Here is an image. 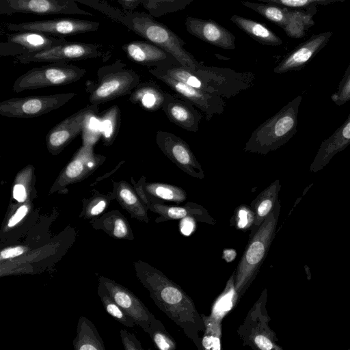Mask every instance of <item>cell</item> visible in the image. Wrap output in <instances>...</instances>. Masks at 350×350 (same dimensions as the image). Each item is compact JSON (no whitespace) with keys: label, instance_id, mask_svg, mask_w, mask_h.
Instances as JSON below:
<instances>
[{"label":"cell","instance_id":"1","mask_svg":"<svg viewBox=\"0 0 350 350\" xmlns=\"http://www.w3.org/2000/svg\"><path fill=\"white\" fill-rule=\"evenodd\" d=\"M136 275L157 307L178 325L198 349L204 324L191 297L180 286L149 264L135 262Z\"/></svg>","mask_w":350,"mask_h":350},{"label":"cell","instance_id":"2","mask_svg":"<svg viewBox=\"0 0 350 350\" xmlns=\"http://www.w3.org/2000/svg\"><path fill=\"white\" fill-rule=\"evenodd\" d=\"M154 18L144 12L123 11L119 23L165 51L182 66L196 71L201 64L185 50V42Z\"/></svg>","mask_w":350,"mask_h":350},{"label":"cell","instance_id":"3","mask_svg":"<svg viewBox=\"0 0 350 350\" xmlns=\"http://www.w3.org/2000/svg\"><path fill=\"white\" fill-rule=\"evenodd\" d=\"M302 96L289 101L252 133L243 150L266 154L288 142L297 132V116Z\"/></svg>","mask_w":350,"mask_h":350},{"label":"cell","instance_id":"4","mask_svg":"<svg viewBox=\"0 0 350 350\" xmlns=\"http://www.w3.org/2000/svg\"><path fill=\"white\" fill-rule=\"evenodd\" d=\"M280 208L278 202L254 234L249 239L234 273V288L239 299L255 279L265 259L274 237Z\"/></svg>","mask_w":350,"mask_h":350},{"label":"cell","instance_id":"5","mask_svg":"<svg viewBox=\"0 0 350 350\" xmlns=\"http://www.w3.org/2000/svg\"><path fill=\"white\" fill-rule=\"evenodd\" d=\"M140 83V77L129 69L120 59L111 64L100 67L97 72L96 82L87 83L89 100L92 105L112 100L118 97L131 95Z\"/></svg>","mask_w":350,"mask_h":350},{"label":"cell","instance_id":"6","mask_svg":"<svg viewBox=\"0 0 350 350\" xmlns=\"http://www.w3.org/2000/svg\"><path fill=\"white\" fill-rule=\"evenodd\" d=\"M86 70L67 62L50 63L35 67L16 79L12 90L21 92L25 90L46 87L65 85L81 79Z\"/></svg>","mask_w":350,"mask_h":350},{"label":"cell","instance_id":"7","mask_svg":"<svg viewBox=\"0 0 350 350\" xmlns=\"http://www.w3.org/2000/svg\"><path fill=\"white\" fill-rule=\"evenodd\" d=\"M267 298V291L264 289L237 329L243 345L252 349H281L275 342V333L268 325L270 317L266 308Z\"/></svg>","mask_w":350,"mask_h":350},{"label":"cell","instance_id":"8","mask_svg":"<svg viewBox=\"0 0 350 350\" xmlns=\"http://www.w3.org/2000/svg\"><path fill=\"white\" fill-rule=\"evenodd\" d=\"M75 96V93H62L10 98L0 103V115L8 118H36L62 107Z\"/></svg>","mask_w":350,"mask_h":350},{"label":"cell","instance_id":"9","mask_svg":"<svg viewBox=\"0 0 350 350\" xmlns=\"http://www.w3.org/2000/svg\"><path fill=\"white\" fill-rule=\"evenodd\" d=\"M105 55L98 44L64 41L45 50L18 55L16 60L25 64L31 62H68L96 58Z\"/></svg>","mask_w":350,"mask_h":350},{"label":"cell","instance_id":"10","mask_svg":"<svg viewBox=\"0 0 350 350\" xmlns=\"http://www.w3.org/2000/svg\"><path fill=\"white\" fill-rule=\"evenodd\" d=\"M17 13L94 16L80 8L74 0H0V14L10 16Z\"/></svg>","mask_w":350,"mask_h":350},{"label":"cell","instance_id":"11","mask_svg":"<svg viewBox=\"0 0 350 350\" xmlns=\"http://www.w3.org/2000/svg\"><path fill=\"white\" fill-rule=\"evenodd\" d=\"M105 161V157L97 154L94 145L82 144L70 162L60 172L50 188L49 193L64 189L68 185L79 182L92 174Z\"/></svg>","mask_w":350,"mask_h":350},{"label":"cell","instance_id":"12","mask_svg":"<svg viewBox=\"0 0 350 350\" xmlns=\"http://www.w3.org/2000/svg\"><path fill=\"white\" fill-rule=\"evenodd\" d=\"M5 27L11 31H33L64 37L96 31L100 27V23L73 18H59L18 23H8Z\"/></svg>","mask_w":350,"mask_h":350},{"label":"cell","instance_id":"13","mask_svg":"<svg viewBox=\"0 0 350 350\" xmlns=\"http://www.w3.org/2000/svg\"><path fill=\"white\" fill-rule=\"evenodd\" d=\"M156 143L178 168L193 178L203 179L204 172L189 145L174 133L158 131Z\"/></svg>","mask_w":350,"mask_h":350},{"label":"cell","instance_id":"14","mask_svg":"<svg viewBox=\"0 0 350 350\" xmlns=\"http://www.w3.org/2000/svg\"><path fill=\"white\" fill-rule=\"evenodd\" d=\"M97 105H88L53 126L46 136V148L53 156L60 153L77 136L83 132L87 118L97 113Z\"/></svg>","mask_w":350,"mask_h":350},{"label":"cell","instance_id":"15","mask_svg":"<svg viewBox=\"0 0 350 350\" xmlns=\"http://www.w3.org/2000/svg\"><path fill=\"white\" fill-rule=\"evenodd\" d=\"M0 43V55L14 57L39 52L59 44L66 40L38 31H12Z\"/></svg>","mask_w":350,"mask_h":350},{"label":"cell","instance_id":"16","mask_svg":"<svg viewBox=\"0 0 350 350\" xmlns=\"http://www.w3.org/2000/svg\"><path fill=\"white\" fill-rule=\"evenodd\" d=\"M149 72L200 109L205 114L207 120L224 112L225 103L222 96L186 85L151 68H149Z\"/></svg>","mask_w":350,"mask_h":350},{"label":"cell","instance_id":"17","mask_svg":"<svg viewBox=\"0 0 350 350\" xmlns=\"http://www.w3.org/2000/svg\"><path fill=\"white\" fill-rule=\"evenodd\" d=\"M99 282L113 300L146 332L155 319L142 301L132 292L116 282L101 277Z\"/></svg>","mask_w":350,"mask_h":350},{"label":"cell","instance_id":"18","mask_svg":"<svg viewBox=\"0 0 350 350\" xmlns=\"http://www.w3.org/2000/svg\"><path fill=\"white\" fill-rule=\"evenodd\" d=\"M332 31L312 35L289 53L273 69L277 74L302 69L327 44Z\"/></svg>","mask_w":350,"mask_h":350},{"label":"cell","instance_id":"19","mask_svg":"<svg viewBox=\"0 0 350 350\" xmlns=\"http://www.w3.org/2000/svg\"><path fill=\"white\" fill-rule=\"evenodd\" d=\"M185 23L190 34L211 45L226 50L236 47L234 35L215 21L188 16Z\"/></svg>","mask_w":350,"mask_h":350},{"label":"cell","instance_id":"20","mask_svg":"<svg viewBox=\"0 0 350 350\" xmlns=\"http://www.w3.org/2000/svg\"><path fill=\"white\" fill-rule=\"evenodd\" d=\"M190 101L179 95L166 93L161 109L170 122L191 132L199 130L202 115Z\"/></svg>","mask_w":350,"mask_h":350},{"label":"cell","instance_id":"21","mask_svg":"<svg viewBox=\"0 0 350 350\" xmlns=\"http://www.w3.org/2000/svg\"><path fill=\"white\" fill-rule=\"evenodd\" d=\"M350 145V113L344 123L323 141L310 165V171L317 172L325 167L338 152Z\"/></svg>","mask_w":350,"mask_h":350},{"label":"cell","instance_id":"22","mask_svg":"<svg viewBox=\"0 0 350 350\" xmlns=\"http://www.w3.org/2000/svg\"><path fill=\"white\" fill-rule=\"evenodd\" d=\"M122 49L131 61L148 68L176 60L165 51L147 40L127 42L122 46Z\"/></svg>","mask_w":350,"mask_h":350},{"label":"cell","instance_id":"23","mask_svg":"<svg viewBox=\"0 0 350 350\" xmlns=\"http://www.w3.org/2000/svg\"><path fill=\"white\" fill-rule=\"evenodd\" d=\"M146 206L159 215L156 220L157 222L193 217L198 221L215 224V221L208 211L201 205L193 202H188L183 206H176L166 205L163 202L148 200Z\"/></svg>","mask_w":350,"mask_h":350},{"label":"cell","instance_id":"24","mask_svg":"<svg viewBox=\"0 0 350 350\" xmlns=\"http://www.w3.org/2000/svg\"><path fill=\"white\" fill-rule=\"evenodd\" d=\"M280 188V180L277 179L261 191L251 202L250 206L255 213V219L251 228L250 238L254 234L262 223L273 211L279 202L278 193Z\"/></svg>","mask_w":350,"mask_h":350},{"label":"cell","instance_id":"25","mask_svg":"<svg viewBox=\"0 0 350 350\" xmlns=\"http://www.w3.org/2000/svg\"><path fill=\"white\" fill-rule=\"evenodd\" d=\"M317 12V5L299 8H289L288 21L283 28L286 34L292 38H303L308 29L314 25L313 18Z\"/></svg>","mask_w":350,"mask_h":350},{"label":"cell","instance_id":"26","mask_svg":"<svg viewBox=\"0 0 350 350\" xmlns=\"http://www.w3.org/2000/svg\"><path fill=\"white\" fill-rule=\"evenodd\" d=\"M166 93L154 81L139 83L129 97V100L142 107L154 111L161 109Z\"/></svg>","mask_w":350,"mask_h":350},{"label":"cell","instance_id":"27","mask_svg":"<svg viewBox=\"0 0 350 350\" xmlns=\"http://www.w3.org/2000/svg\"><path fill=\"white\" fill-rule=\"evenodd\" d=\"M113 194L120 204L136 218L148 221L147 207L128 183L119 181L113 183Z\"/></svg>","mask_w":350,"mask_h":350},{"label":"cell","instance_id":"28","mask_svg":"<svg viewBox=\"0 0 350 350\" xmlns=\"http://www.w3.org/2000/svg\"><path fill=\"white\" fill-rule=\"evenodd\" d=\"M139 181L145 191L147 200L180 204L187 198V193L181 187L162 183H147L144 176Z\"/></svg>","mask_w":350,"mask_h":350},{"label":"cell","instance_id":"29","mask_svg":"<svg viewBox=\"0 0 350 350\" xmlns=\"http://www.w3.org/2000/svg\"><path fill=\"white\" fill-rule=\"evenodd\" d=\"M231 21L257 42L270 46L282 44L281 38L265 25L238 15H232Z\"/></svg>","mask_w":350,"mask_h":350},{"label":"cell","instance_id":"30","mask_svg":"<svg viewBox=\"0 0 350 350\" xmlns=\"http://www.w3.org/2000/svg\"><path fill=\"white\" fill-rule=\"evenodd\" d=\"M35 169L28 165L15 176L12 187V197L20 204L27 202L35 192Z\"/></svg>","mask_w":350,"mask_h":350},{"label":"cell","instance_id":"31","mask_svg":"<svg viewBox=\"0 0 350 350\" xmlns=\"http://www.w3.org/2000/svg\"><path fill=\"white\" fill-rule=\"evenodd\" d=\"M243 5L271 22L276 24L281 28H284L288 18L289 8L267 3H256L243 1Z\"/></svg>","mask_w":350,"mask_h":350},{"label":"cell","instance_id":"32","mask_svg":"<svg viewBox=\"0 0 350 350\" xmlns=\"http://www.w3.org/2000/svg\"><path fill=\"white\" fill-rule=\"evenodd\" d=\"M234 273L228 281L226 288L215 301L211 316L222 321L227 312L230 311L239 300V295L234 288Z\"/></svg>","mask_w":350,"mask_h":350},{"label":"cell","instance_id":"33","mask_svg":"<svg viewBox=\"0 0 350 350\" xmlns=\"http://www.w3.org/2000/svg\"><path fill=\"white\" fill-rule=\"evenodd\" d=\"M101 137L106 146L114 142L120 125V111L117 105L107 109L100 118Z\"/></svg>","mask_w":350,"mask_h":350},{"label":"cell","instance_id":"34","mask_svg":"<svg viewBox=\"0 0 350 350\" xmlns=\"http://www.w3.org/2000/svg\"><path fill=\"white\" fill-rule=\"evenodd\" d=\"M204 330L202 337V349L206 350H220L221 338V320L201 314Z\"/></svg>","mask_w":350,"mask_h":350},{"label":"cell","instance_id":"35","mask_svg":"<svg viewBox=\"0 0 350 350\" xmlns=\"http://www.w3.org/2000/svg\"><path fill=\"white\" fill-rule=\"evenodd\" d=\"M193 0H146L143 7L154 17L184 10Z\"/></svg>","mask_w":350,"mask_h":350},{"label":"cell","instance_id":"36","mask_svg":"<svg viewBox=\"0 0 350 350\" xmlns=\"http://www.w3.org/2000/svg\"><path fill=\"white\" fill-rule=\"evenodd\" d=\"M98 293L108 314L126 326L133 327L135 324L133 319L113 300L100 283Z\"/></svg>","mask_w":350,"mask_h":350},{"label":"cell","instance_id":"37","mask_svg":"<svg viewBox=\"0 0 350 350\" xmlns=\"http://www.w3.org/2000/svg\"><path fill=\"white\" fill-rule=\"evenodd\" d=\"M149 334L155 346L160 350H175L176 343L163 323L156 318L151 322Z\"/></svg>","mask_w":350,"mask_h":350},{"label":"cell","instance_id":"38","mask_svg":"<svg viewBox=\"0 0 350 350\" xmlns=\"http://www.w3.org/2000/svg\"><path fill=\"white\" fill-rule=\"evenodd\" d=\"M255 219V213L250 206L245 204L237 207L230 219L231 225L240 230L251 228Z\"/></svg>","mask_w":350,"mask_h":350},{"label":"cell","instance_id":"39","mask_svg":"<svg viewBox=\"0 0 350 350\" xmlns=\"http://www.w3.org/2000/svg\"><path fill=\"white\" fill-rule=\"evenodd\" d=\"M77 3L88 6L105 15L111 20L119 23L122 10L110 5L106 0H74Z\"/></svg>","mask_w":350,"mask_h":350},{"label":"cell","instance_id":"40","mask_svg":"<svg viewBox=\"0 0 350 350\" xmlns=\"http://www.w3.org/2000/svg\"><path fill=\"white\" fill-rule=\"evenodd\" d=\"M96 113H92L87 118L84 129L83 130V144L94 145L101 136V129L100 118H97Z\"/></svg>","mask_w":350,"mask_h":350},{"label":"cell","instance_id":"41","mask_svg":"<svg viewBox=\"0 0 350 350\" xmlns=\"http://www.w3.org/2000/svg\"><path fill=\"white\" fill-rule=\"evenodd\" d=\"M332 101L340 106L350 100V64L347 68L338 88L331 96Z\"/></svg>","mask_w":350,"mask_h":350},{"label":"cell","instance_id":"42","mask_svg":"<svg viewBox=\"0 0 350 350\" xmlns=\"http://www.w3.org/2000/svg\"><path fill=\"white\" fill-rule=\"evenodd\" d=\"M263 3L276 4L281 6L299 8L311 5H327L334 2H343L347 0H256Z\"/></svg>","mask_w":350,"mask_h":350},{"label":"cell","instance_id":"43","mask_svg":"<svg viewBox=\"0 0 350 350\" xmlns=\"http://www.w3.org/2000/svg\"><path fill=\"white\" fill-rule=\"evenodd\" d=\"M83 329V328L81 329V332L79 334V338L77 343V345L75 348L79 350H97L102 349L98 345L100 344L98 336L94 335V332L91 335L88 336L86 330Z\"/></svg>","mask_w":350,"mask_h":350},{"label":"cell","instance_id":"44","mask_svg":"<svg viewBox=\"0 0 350 350\" xmlns=\"http://www.w3.org/2000/svg\"><path fill=\"white\" fill-rule=\"evenodd\" d=\"M107 200L105 196H97L90 201L88 206L91 215L95 216L100 214L107 206Z\"/></svg>","mask_w":350,"mask_h":350},{"label":"cell","instance_id":"45","mask_svg":"<svg viewBox=\"0 0 350 350\" xmlns=\"http://www.w3.org/2000/svg\"><path fill=\"white\" fill-rule=\"evenodd\" d=\"M29 203L25 202L22 203L15 211L14 214L10 217L8 226L9 228H12L20 223L24 217L27 215L29 206Z\"/></svg>","mask_w":350,"mask_h":350},{"label":"cell","instance_id":"46","mask_svg":"<svg viewBox=\"0 0 350 350\" xmlns=\"http://www.w3.org/2000/svg\"><path fill=\"white\" fill-rule=\"evenodd\" d=\"M196 219L193 217H187L180 219V230L185 236H189L196 228Z\"/></svg>","mask_w":350,"mask_h":350},{"label":"cell","instance_id":"47","mask_svg":"<svg viewBox=\"0 0 350 350\" xmlns=\"http://www.w3.org/2000/svg\"><path fill=\"white\" fill-rule=\"evenodd\" d=\"M25 248L23 246H14L5 248L1 251V260H6L19 256L25 253Z\"/></svg>","mask_w":350,"mask_h":350},{"label":"cell","instance_id":"48","mask_svg":"<svg viewBox=\"0 0 350 350\" xmlns=\"http://www.w3.org/2000/svg\"><path fill=\"white\" fill-rule=\"evenodd\" d=\"M128 233V227L125 221L118 217L114 220L113 234L117 238H123Z\"/></svg>","mask_w":350,"mask_h":350},{"label":"cell","instance_id":"49","mask_svg":"<svg viewBox=\"0 0 350 350\" xmlns=\"http://www.w3.org/2000/svg\"><path fill=\"white\" fill-rule=\"evenodd\" d=\"M124 11H134L139 5L146 0H116Z\"/></svg>","mask_w":350,"mask_h":350},{"label":"cell","instance_id":"50","mask_svg":"<svg viewBox=\"0 0 350 350\" xmlns=\"http://www.w3.org/2000/svg\"><path fill=\"white\" fill-rule=\"evenodd\" d=\"M237 256V252L233 249H226L223 252L222 258L227 262L232 261Z\"/></svg>","mask_w":350,"mask_h":350}]
</instances>
